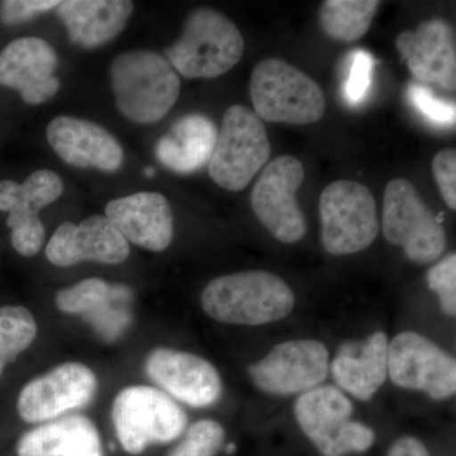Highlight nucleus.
<instances>
[{
    "instance_id": "12",
    "label": "nucleus",
    "mask_w": 456,
    "mask_h": 456,
    "mask_svg": "<svg viewBox=\"0 0 456 456\" xmlns=\"http://www.w3.org/2000/svg\"><path fill=\"white\" fill-rule=\"evenodd\" d=\"M329 373V350L317 340L281 342L248 369L255 386L274 395H303L320 387Z\"/></svg>"
},
{
    "instance_id": "30",
    "label": "nucleus",
    "mask_w": 456,
    "mask_h": 456,
    "mask_svg": "<svg viewBox=\"0 0 456 456\" xmlns=\"http://www.w3.org/2000/svg\"><path fill=\"white\" fill-rule=\"evenodd\" d=\"M374 59L368 51L355 50L351 53L349 71L342 86V97L351 107L359 106L370 92Z\"/></svg>"
},
{
    "instance_id": "25",
    "label": "nucleus",
    "mask_w": 456,
    "mask_h": 456,
    "mask_svg": "<svg viewBox=\"0 0 456 456\" xmlns=\"http://www.w3.org/2000/svg\"><path fill=\"white\" fill-rule=\"evenodd\" d=\"M379 5L378 0H326L318 14L321 29L335 41H358L370 28Z\"/></svg>"
},
{
    "instance_id": "24",
    "label": "nucleus",
    "mask_w": 456,
    "mask_h": 456,
    "mask_svg": "<svg viewBox=\"0 0 456 456\" xmlns=\"http://www.w3.org/2000/svg\"><path fill=\"white\" fill-rule=\"evenodd\" d=\"M64 193V183L53 171L36 170L22 183L0 180V212H7V226L38 217V213Z\"/></svg>"
},
{
    "instance_id": "1",
    "label": "nucleus",
    "mask_w": 456,
    "mask_h": 456,
    "mask_svg": "<svg viewBox=\"0 0 456 456\" xmlns=\"http://www.w3.org/2000/svg\"><path fill=\"white\" fill-rule=\"evenodd\" d=\"M200 305L218 322L261 326L289 316L296 297L278 275L246 270L209 281L200 296Z\"/></svg>"
},
{
    "instance_id": "31",
    "label": "nucleus",
    "mask_w": 456,
    "mask_h": 456,
    "mask_svg": "<svg viewBox=\"0 0 456 456\" xmlns=\"http://www.w3.org/2000/svg\"><path fill=\"white\" fill-rule=\"evenodd\" d=\"M428 284L436 293L440 307L450 317L456 314V255H448L428 273Z\"/></svg>"
},
{
    "instance_id": "4",
    "label": "nucleus",
    "mask_w": 456,
    "mask_h": 456,
    "mask_svg": "<svg viewBox=\"0 0 456 456\" xmlns=\"http://www.w3.org/2000/svg\"><path fill=\"white\" fill-rule=\"evenodd\" d=\"M250 98L261 121L305 126L316 123L326 110L322 89L284 60L269 57L255 66Z\"/></svg>"
},
{
    "instance_id": "29",
    "label": "nucleus",
    "mask_w": 456,
    "mask_h": 456,
    "mask_svg": "<svg viewBox=\"0 0 456 456\" xmlns=\"http://www.w3.org/2000/svg\"><path fill=\"white\" fill-rule=\"evenodd\" d=\"M407 98L410 103L432 125L441 128L452 127L456 121L454 102L435 97L428 86L419 83H410L407 86Z\"/></svg>"
},
{
    "instance_id": "5",
    "label": "nucleus",
    "mask_w": 456,
    "mask_h": 456,
    "mask_svg": "<svg viewBox=\"0 0 456 456\" xmlns=\"http://www.w3.org/2000/svg\"><path fill=\"white\" fill-rule=\"evenodd\" d=\"M353 403L341 389L317 387L297 399V422L323 456L362 454L373 448L375 432L370 426L351 419Z\"/></svg>"
},
{
    "instance_id": "34",
    "label": "nucleus",
    "mask_w": 456,
    "mask_h": 456,
    "mask_svg": "<svg viewBox=\"0 0 456 456\" xmlns=\"http://www.w3.org/2000/svg\"><path fill=\"white\" fill-rule=\"evenodd\" d=\"M53 0H5L0 3V22L4 26H18L56 8Z\"/></svg>"
},
{
    "instance_id": "37",
    "label": "nucleus",
    "mask_w": 456,
    "mask_h": 456,
    "mask_svg": "<svg viewBox=\"0 0 456 456\" xmlns=\"http://www.w3.org/2000/svg\"><path fill=\"white\" fill-rule=\"evenodd\" d=\"M145 174L147 176H152L155 174V170L151 169V167H147V169L145 170Z\"/></svg>"
},
{
    "instance_id": "35",
    "label": "nucleus",
    "mask_w": 456,
    "mask_h": 456,
    "mask_svg": "<svg viewBox=\"0 0 456 456\" xmlns=\"http://www.w3.org/2000/svg\"><path fill=\"white\" fill-rule=\"evenodd\" d=\"M387 456H431L421 440L413 436H402L392 444Z\"/></svg>"
},
{
    "instance_id": "20",
    "label": "nucleus",
    "mask_w": 456,
    "mask_h": 456,
    "mask_svg": "<svg viewBox=\"0 0 456 456\" xmlns=\"http://www.w3.org/2000/svg\"><path fill=\"white\" fill-rule=\"evenodd\" d=\"M388 345L382 331L365 340L345 342L330 365L342 391L360 401H370L388 377Z\"/></svg>"
},
{
    "instance_id": "3",
    "label": "nucleus",
    "mask_w": 456,
    "mask_h": 456,
    "mask_svg": "<svg viewBox=\"0 0 456 456\" xmlns=\"http://www.w3.org/2000/svg\"><path fill=\"white\" fill-rule=\"evenodd\" d=\"M244 51V37L230 18L215 9L198 8L179 40L165 50V59L187 79H213L235 68Z\"/></svg>"
},
{
    "instance_id": "17",
    "label": "nucleus",
    "mask_w": 456,
    "mask_h": 456,
    "mask_svg": "<svg viewBox=\"0 0 456 456\" xmlns=\"http://www.w3.org/2000/svg\"><path fill=\"white\" fill-rule=\"evenodd\" d=\"M395 47L422 86L456 89L455 33L445 20H426L415 31L399 33Z\"/></svg>"
},
{
    "instance_id": "6",
    "label": "nucleus",
    "mask_w": 456,
    "mask_h": 456,
    "mask_svg": "<svg viewBox=\"0 0 456 456\" xmlns=\"http://www.w3.org/2000/svg\"><path fill=\"white\" fill-rule=\"evenodd\" d=\"M112 419L117 439L131 455L179 439L188 424L183 408L167 393L150 386L122 389L113 402Z\"/></svg>"
},
{
    "instance_id": "22",
    "label": "nucleus",
    "mask_w": 456,
    "mask_h": 456,
    "mask_svg": "<svg viewBox=\"0 0 456 456\" xmlns=\"http://www.w3.org/2000/svg\"><path fill=\"white\" fill-rule=\"evenodd\" d=\"M217 139V126L208 116L187 114L158 141L156 159L173 173L193 174L209 164Z\"/></svg>"
},
{
    "instance_id": "36",
    "label": "nucleus",
    "mask_w": 456,
    "mask_h": 456,
    "mask_svg": "<svg viewBox=\"0 0 456 456\" xmlns=\"http://www.w3.org/2000/svg\"><path fill=\"white\" fill-rule=\"evenodd\" d=\"M236 445L233 443L227 444L226 445L227 454H233V452H236Z\"/></svg>"
},
{
    "instance_id": "2",
    "label": "nucleus",
    "mask_w": 456,
    "mask_h": 456,
    "mask_svg": "<svg viewBox=\"0 0 456 456\" xmlns=\"http://www.w3.org/2000/svg\"><path fill=\"white\" fill-rule=\"evenodd\" d=\"M110 84L119 112L139 125L163 119L180 94L178 73L155 51L134 50L117 56L110 65Z\"/></svg>"
},
{
    "instance_id": "28",
    "label": "nucleus",
    "mask_w": 456,
    "mask_h": 456,
    "mask_svg": "<svg viewBox=\"0 0 456 456\" xmlns=\"http://www.w3.org/2000/svg\"><path fill=\"white\" fill-rule=\"evenodd\" d=\"M226 432L215 419H200L167 456H216L224 448Z\"/></svg>"
},
{
    "instance_id": "13",
    "label": "nucleus",
    "mask_w": 456,
    "mask_h": 456,
    "mask_svg": "<svg viewBox=\"0 0 456 456\" xmlns=\"http://www.w3.org/2000/svg\"><path fill=\"white\" fill-rule=\"evenodd\" d=\"M97 391V377L80 362H65L27 384L18 397V413L27 422L53 421L86 406Z\"/></svg>"
},
{
    "instance_id": "33",
    "label": "nucleus",
    "mask_w": 456,
    "mask_h": 456,
    "mask_svg": "<svg viewBox=\"0 0 456 456\" xmlns=\"http://www.w3.org/2000/svg\"><path fill=\"white\" fill-rule=\"evenodd\" d=\"M432 173L439 187L441 197L450 209H456V151L444 149L432 160Z\"/></svg>"
},
{
    "instance_id": "18",
    "label": "nucleus",
    "mask_w": 456,
    "mask_h": 456,
    "mask_svg": "<svg viewBox=\"0 0 456 456\" xmlns=\"http://www.w3.org/2000/svg\"><path fill=\"white\" fill-rule=\"evenodd\" d=\"M46 137L66 164L114 173L121 169L125 152L118 140L97 123L59 116L49 123Z\"/></svg>"
},
{
    "instance_id": "15",
    "label": "nucleus",
    "mask_w": 456,
    "mask_h": 456,
    "mask_svg": "<svg viewBox=\"0 0 456 456\" xmlns=\"http://www.w3.org/2000/svg\"><path fill=\"white\" fill-rule=\"evenodd\" d=\"M146 374L160 388L191 407L212 406L222 395L217 369L208 360L185 351L160 347L150 354Z\"/></svg>"
},
{
    "instance_id": "27",
    "label": "nucleus",
    "mask_w": 456,
    "mask_h": 456,
    "mask_svg": "<svg viewBox=\"0 0 456 456\" xmlns=\"http://www.w3.org/2000/svg\"><path fill=\"white\" fill-rule=\"evenodd\" d=\"M117 285H110L103 279L90 278L73 287L60 290L56 296V305L68 314H93L95 310L107 307Z\"/></svg>"
},
{
    "instance_id": "19",
    "label": "nucleus",
    "mask_w": 456,
    "mask_h": 456,
    "mask_svg": "<svg viewBox=\"0 0 456 456\" xmlns=\"http://www.w3.org/2000/svg\"><path fill=\"white\" fill-rule=\"evenodd\" d=\"M106 217L127 241L146 250L160 253L173 241V211L163 194L140 191L110 200Z\"/></svg>"
},
{
    "instance_id": "11",
    "label": "nucleus",
    "mask_w": 456,
    "mask_h": 456,
    "mask_svg": "<svg viewBox=\"0 0 456 456\" xmlns=\"http://www.w3.org/2000/svg\"><path fill=\"white\" fill-rule=\"evenodd\" d=\"M388 375L395 386L425 393L435 401L455 395V359L417 332H401L389 342Z\"/></svg>"
},
{
    "instance_id": "10",
    "label": "nucleus",
    "mask_w": 456,
    "mask_h": 456,
    "mask_svg": "<svg viewBox=\"0 0 456 456\" xmlns=\"http://www.w3.org/2000/svg\"><path fill=\"white\" fill-rule=\"evenodd\" d=\"M305 167L292 155L270 161L255 183L251 207L257 220L283 244L301 241L307 232L297 193L305 180Z\"/></svg>"
},
{
    "instance_id": "23",
    "label": "nucleus",
    "mask_w": 456,
    "mask_h": 456,
    "mask_svg": "<svg viewBox=\"0 0 456 456\" xmlns=\"http://www.w3.org/2000/svg\"><path fill=\"white\" fill-rule=\"evenodd\" d=\"M18 456H104L101 435L82 415L62 417L20 437Z\"/></svg>"
},
{
    "instance_id": "8",
    "label": "nucleus",
    "mask_w": 456,
    "mask_h": 456,
    "mask_svg": "<svg viewBox=\"0 0 456 456\" xmlns=\"http://www.w3.org/2000/svg\"><path fill=\"white\" fill-rule=\"evenodd\" d=\"M272 147L265 126L254 110L241 104L228 108L218 131L217 143L208 164L216 184L241 191L266 165Z\"/></svg>"
},
{
    "instance_id": "16",
    "label": "nucleus",
    "mask_w": 456,
    "mask_h": 456,
    "mask_svg": "<svg viewBox=\"0 0 456 456\" xmlns=\"http://www.w3.org/2000/svg\"><path fill=\"white\" fill-rule=\"evenodd\" d=\"M46 256L60 268L86 261L116 265L128 259L130 245L106 216L95 215L79 224H60L46 246Z\"/></svg>"
},
{
    "instance_id": "7",
    "label": "nucleus",
    "mask_w": 456,
    "mask_h": 456,
    "mask_svg": "<svg viewBox=\"0 0 456 456\" xmlns=\"http://www.w3.org/2000/svg\"><path fill=\"white\" fill-rule=\"evenodd\" d=\"M321 241L327 253L344 256L369 248L379 233L377 202L370 189L336 180L320 197Z\"/></svg>"
},
{
    "instance_id": "32",
    "label": "nucleus",
    "mask_w": 456,
    "mask_h": 456,
    "mask_svg": "<svg viewBox=\"0 0 456 456\" xmlns=\"http://www.w3.org/2000/svg\"><path fill=\"white\" fill-rule=\"evenodd\" d=\"M11 242L14 250L25 257L40 253L45 240V226L40 217L27 218L9 224Z\"/></svg>"
},
{
    "instance_id": "26",
    "label": "nucleus",
    "mask_w": 456,
    "mask_h": 456,
    "mask_svg": "<svg viewBox=\"0 0 456 456\" xmlns=\"http://www.w3.org/2000/svg\"><path fill=\"white\" fill-rule=\"evenodd\" d=\"M37 335V323L31 312L20 305L0 308V374L14 362Z\"/></svg>"
},
{
    "instance_id": "14",
    "label": "nucleus",
    "mask_w": 456,
    "mask_h": 456,
    "mask_svg": "<svg viewBox=\"0 0 456 456\" xmlns=\"http://www.w3.org/2000/svg\"><path fill=\"white\" fill-rule=\"evenodd\" d=\"M59 56L44 38L20 37L0 51V86L18 92L29 106L50 101L61 86L55 71Z\"/></svg>"
},
{
    "instance_id": "9",
    "label": "nucleus",
    "mask_w": 456,
    "mask_h": 456,
    "mask_svg": "<svg viewBox=\"0 0 456 456\" xmlns=\"http://www.w3.org/2000/svg\"><path fill=\"white\" fill-rule=\"evenodd\" d=\"M382 228L387 241L401 246L407 259L419 265L434 263L445 250L443 224L407 179H393L387 184Z\"/></svg>"
},
{
    "instance_id": "21",
    "label": "nucleus",
    "mask_w": 456,
    "mask_h": 456,
    "mask_svg": "<svg viewBox=\"0 0 456 456\" xmlns=\"http://www.w3.org/2000/svg\"><path fill=\"white\" fill-rule=\"evenodd\" d=\"M73 44L97 49L126 28L134 3L126 0H66L56 7Z\"/></svg>"
}]
</instances>
